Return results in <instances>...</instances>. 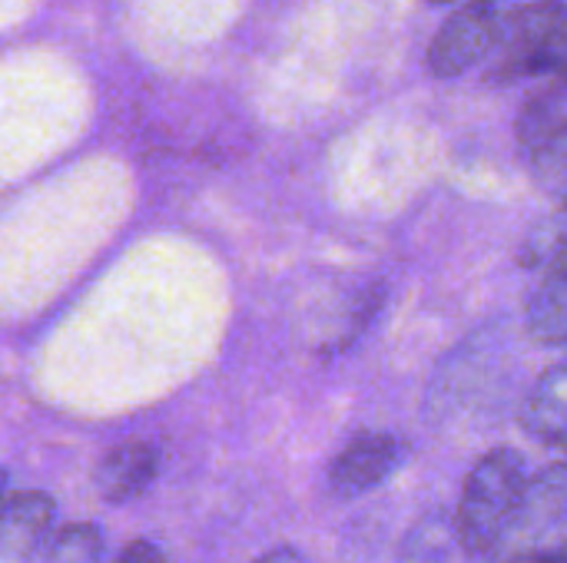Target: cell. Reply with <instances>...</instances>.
<instances>
[{
    "label": "cell",
    "instance_id": "6da1fadb",
    "mask_svg": "<svg viewBox=\"0 0 567 563\" xmlns=\"http://www.w3.org/2000/svg\"><path fill=\"white\" fill-rule=\"evenodd\" d=\"M525 484V458L512 448H495L472 468L455 514V538L465 554L492 561L522 504Z\"/></svg>",
    "mask_w": 567,
    "mask_h": 563
},
{
    "label": "cell",
    "instance_id": "7a4b0ae2",
    "mask_svg": "<svg viewBox=\"0 0 567 563\" xmlns=\"http://www.w3.org/2000/svg\"><path fill=\"white\" fill-rule=\"evenodd\" d=\"M567 17L561 0H535L512 7L498 33L495 50L488 53L485 83L505 86L525 76H558L565 66Z\"/></svg>",
    "mask_w": 567,
    "mask_h": 563
},
{
    "label": "cell",
    "instance_id": "3957f363",
    "mask_svg": "<svg viewBox=\"0 0 567 563\" xmlns=\"http://www.w3.org/2000/svg\"><path fill=\"white\" fill-rule=\"evenodd\" d=\"M492 561L567 563V468L561 461L528 478L522 504Z\"/></svg>",
    "mask_w": 567,
    "mask_h": 563
},
{
    "label": "cell",
    "instance_id": "277c9868",
    "mask_svg": "<svg viewBox=\"0 0 567 563\" xmlns=\"http://www.w3.org/2000/svg\"><path fill=\"white\" fill-rule=\"evenodd\" d=\"M518 143L535 179L561 196L567 176V106L561 76H551L548 86L532 93L518 116Z\"/></svg>",
    "mask_w": 567,
    "mask_h": 563
},
{
    "label": "cell",
    "instance_id": "5b68a950",
    "mask_svg": "<svg viewBox=\"0 0 567 563\" xmlns=\"http://www.w3.org/2000/svg\"><path fill=\"white\" fill-rule=\"evenodd\" d=\"M508 0H465L442 23L429 46V70L435 76H458L482 60L498 43V33L508 17Z\"/></svg>",
    "mask_w": 567,
    "mask_h": 563
},
{
    "label": "cell",
    "instance_id": "8992f818",
    "mask_svg": "<svg viewBox=\"0 0 567 563\" xmlns=\"http://www.w3.org/2000/svg\"><path fill=\"white\" fill-rule=\"evenodd\" d=\"M402 448L385 431H365L355 435L332 461L329 468V491L336 501H352L379 488L399 465Z\"/></svg>",
    "mask_w": 567,
    "mask_h": 563
},
{
    "label": "cell",
    "instance_id": "52a82bcc",
    "mask_svg": "<svg viewBox=\"0 0 567 563\" xmlns=\"http://www.w3.org/2000/svg\"><path fill=\"white\" fill-rule=\"evenodd\" d=\"M53 538V501L43 491L10 494L0 508V563H37Z\"/></svg>",
    "mask_w": 567,
    "mask_h": 563
},
{
    "label": "cell",
    "instance_id": "ba28073f",
    "mask_svg": "<svg viewBox=\"0 0 567 563\" xmlns=\"http://www.w3.org/2000/svg\"><path fill=\"white\" fill-rule=\"evenodd\" d=\"M156 475L159 451L150 441H126L100 461L96 491L106 504H130L153 488Z\"/></svg>",
    "mask_w": 567,
    "mask_h": 563
},
{
    "label": "cell",
    "instance_id": "9c48e42d",
    "mask_svg": "<svg viewBox=\"0 0 567 563\" xmlns=\"http://www.w3.org/2000/svg\"><path fill=\"white\" fill-rule=\"evenodd\" d=\"M522 428L542 445L561 448L567 438V368L551 365L522 405Z\"/></svg>",
    "mask_w": 567,
    "mask_h": 563
},
{
    "label": "cell",
    "instance_id": "30bf717a",
    "mask_svg": "<svg viewBox=\"0 0 567 563\" xmlns=\"http://www.w3.org/2000/svg\"><path fill=\"white\" fill-rule=\"evenodd\" d=\"M525 325L528 335L538 345L548 348H561L567 338V272L565 259L551 262L548 269H542V282L535 285L532 299H528V312H525Z\"/></svg>",
    "mask_w": 567,
    "mask_h": 563
},
{
    "label": "cell",
    "instance_id": "8fae6325",
    "mask_svg": "<svg viewBox=\"0 0 567 563\" xmlns=\"http://www.w3.org/2000/svg\"><path fill=\"white\" fill-rule=\"evenodd\" d=\"M106 544L96 524H70L50 538L37 563H103Z\"/></svg>",
    "mask_w": 567,
    "mask_h": 563
},
{
    "label": "cell",
    "instance_id": "7c38bea8",
    "mask_svg": "<svg viewBox=\"0 0 567 563\" xmlns=\"http://www.w3.org/2000/svg\"><path fill=\"white\" fill-rule=\"evenodd\" d=\"M558 259H565V212L561 209L532 229L518 262L528 265V269H548Z\"/></svg>",
    "mask_w": 567,
    "mask_h": 563
},
{
    "label": "cell",
    "instance_id": "4fadbf2b",
    "mask_svg": "<svg viewBox=\"0 0 567 563\" xmlns=\"http://www.w3.org/2000/svg\"><path fill=\"white\" fill-rule=\"evenodd\" d=\"M113 563H166V557H163V551L153 541H133V544H126L116 554Z\"/></svg>",
    "mask_w": 567,
    "mask_h": 563
},
{
    "label": "cell",
    "instance_id": "5bb4252c",
    "mask_svg": "<svg viewBox=\"0 0 567 563\" xmlns=\"http://www.w3.org/2000/svg\"><path fill=\"white\" fill-rule=\"evenodd\" d=\"M256 563H306V557L296 548H276V551L262 554Z\"/></svg>",
    "mask_w": 567,
    "mask_h": 563
},
{
    "label": "cell",
    "instance_id": "9a60e30c",
    "mask_svg": "<svg viewBox=\"0 0 567 563\" xmlns=\"http://www.w3.org/2000/svg\"><path fill=\"white\" fill-rule=\"evenodd\" d=\"M10 494H7V471L0 468V508H3V501H7Z\"/></svg>",
    "mask_w": 567,
    "mask_h": 563
},
{
    "label": "cell",
    "instance_id": "2e32d148",
    "mask_svg": "<svg viewBox=\"0 0 567 563\" xmlns=\"http://www.w3.org/2000/svg\"><path fill=\"white\" fill-rule=\"evenodd\" d=\"M432 3H442V7H449V3H465V0H432Z\"/></svg>",
    "mask_w": 567,
    "mask_h": 563
}]
</instances>
